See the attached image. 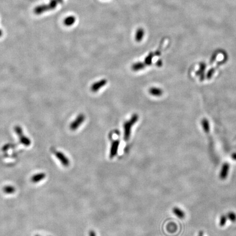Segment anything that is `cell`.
<instances>
[{
	"label": "cell",
	"mask_w": 236,
	"mask_h": 236,
	"mask_svg": "<svg viewBox=\"0 0 236 236\" xmlns=\"http://www.w3.org/2000/svg\"><path fill=\"white\" fill-rule=\"evenodd\" d=\"M138 120V115L134 114L132 116L130 120L127 121L124 123V139L126 141H127L130 137L132 127L134 125V124L137 123Z\"/></svg>",
	"instance_id": "obj_1"
},
{
	"label": "cell",
	"mask_w": 236,
	"mask_h": 236,
	"mask_svg": "<svg viewBox=\"0 0 236 236\" xmlns=\"http://www.w3.org/2000/svg\"><path fill=\"white\" fill-rule=\"evenodd\" d=\"M85 119V116L83 114H80L77 116L76 119L73 121L72 123L70 125V128L72 130H76L80 125L83 123Z\"/></svg>",
	"instance_id": "obj_2"
},
{
	"label": "cell",
	"mask_w": 236,
	"mask_h": 236,
	"mask_svg": "<svg viewBox=\"0 0 236 236\" xmlns=\"http://www.w3.org/2000/svg\"><path fill=\"white\" fill-rule=\"evenodd\" d=\"M119 144H120V141L119 139H116L115 141H113L110 150V154H109L110 158L113 159L116 156L119 149Z\"/></svg>",
	"instance_id": "obj_3"
},
{
	"label": "cell",
	"mask_w": 236,
	"mask_h": 236,
	"mask_svg": "<svg viewBox=\"0 0 236 236\" xmlns=\"http://www.w3.org/2000/svg\"><path fill=\"white\" fill-rule=\"evenodd\" d=\"M107 83V80L105 79H103L101 80H98L93 84L91 87V91L94 92H96L98 91L100 89L105 86Z\"/></svg>",
	"instance_id": "obj_4"
},
{
	"label": "cell",
	"mask_w": 236,
	"mask_h": 236,
	"mask_svg": "<svg viewBox=\"0 0 236 236\" xmlns=\"http://www.w3.org/2000/svg\"><path fill=\"white\" fill-rule=\"evenodd\" d=\"M55 156L58 159L61 164L65 167H68L69 165V159L63 153L60 152H57L55 153Z\"/></svg>",
	"instance_id": "obj_5"
},
{
	"label": "cell",
	"mask_w": 236,
	"mask_h": 236,
	"mask_svg": "<svg viewBox=\"0 0 236 236\" xmlns=\"http://www.w3.org/2000/svg\"><path fill=\"white\" fill-rule=\"evenodd\" d=\"M229 170H230V165L228 163H225L222 165L220 173V178L221 179L224 180L227 178L229 174Z\"/></svg>",
	"instance_id": "obj_6"
},
{
	"label": "cell",
	"mask_w": 236,
	"mask_h": 236,
	"mask_svg": "<svg viewBox=\"0 0 236 236\" xmlns=\"http://www.w3.org/2000/svg\"><path fill=\"white\" fill-rule=\"evenodd\" d=\"M46 175L44 173H40L36 175H33L31 178V181L34 183H36L40 182L45 178Z\"/></svg>",
	"instance_id": "obj_7"
},
{
	"label": "cell",
	"mask_w": 236,
	"mask_h": 236,
	"mask_svg": "<svg viewBox=\"0 0 236 236\" xmlns=\"http://www.w3.org/2000/svg\"><path fill=\"white\" fill-rule=\"evenodd\" d=\"M48 8L47 4H44V5H40L36 8H35L34 12L36 14H42L44 12L48 11Z\"/></svg>",
	"instance_id": "obj_8"
},
{
	"label": "cell",
	"mask_w": 236,
	"mask_h": 236,
	"mask_svg": "<svg viewBox=\"0 0 236 236\" xmlns=\"http://www.w3.org/2000/svg\"><path fill=\"white\" fill-rule=\"evenodd\" d=\"M172 211L173 214L178 218L183 219L185 217V214L184 211H182L180 208L178 207H174L172 209Z\"/></svg>",
	"instance_id": "obj_9"
},
{
	"label": "cell",
	"mask_w": 236,
	"mask_h": 236,
	"mask_svg": "<svg viewBox=\"0 0 236 236\" xmlns=\"http://www.w3.org/2000/svg\"><path fill=\"white\" fill-rule=\"evenodd\" d=\"M149 93L153 96H160L163 94V91L160 88L153 87L149 89Z\"/></svg>",
	"instance_id": "obj_10"
},
{
	"label": "cell",
	"mask_w": 236,
	"mask_h": 236,
	"mask_svg": "<svg viewBox=\"0 0 236 236\" xmlns=\"http://www.w3.org/2000/svg\"><path fill=\"white\" fill-rule=\"evenodd\" d=\"M75 22H76V18L74 17L69 16L64 19V23L66 26H70L72 25L73 24H74Z\"/></svg>",
	"instance_id": "obj_11"
},
{
	"label": "cell",
	"mask_w": 236,
	"mask_h": 236,
	"mask_svg": "<svg viewBox=\"0 0 236 236\" xmlns=\"http://www.w3.org/2000/svg\"><path fill=\"white\" fill-rule=\"evenodd\" d=\"M145 65L144 63L138 62H136V63H134V64H133V65L132 66V69H133L134 71H141L145 67Z\"/></svg>",
	"instance_id": "obj_12"
},
{
	"label": "cell",
	"mask_w": 236,
	"mask_h": 236,
	"mask_svg": "<svg viewBox=\"0 0 236 236\" xmlns=\"http://www.w3.org/2000/svg\"><path fill=\"white\" fill-rule=\"evenodd\" d=\"M144 35V30L140 28L138 29L136 32V36H135V39L137 42H141L142 40L143 37Z\"/></svg>",
	"instance_id": "obj_13"
},
{
	"label": "cell",
	"mask_w": 236,
	"mask_h": 236,
	"mask_svg": "<svg viewBox=\"0 0 236 236\" xmlns=\"http://www.w3.org/2000/svg\"><path fill=\"white\" fill-rule=\"evenodd\" d=\"M3 191L4 193L7 194H12L15 193V189L14 186H12L11 185H7L4 187L3 188Z\"/></svg>",
	"instance_id": "obj_14"
},
{
	"label": "cell",
	"mask_w": 236,
	"mask_h": 236,
	"mask_svg": "<svg viewBox=\"0 0 236 236\" xmlns=\"http://www.w3.org/2000/svg\"><path fill=\"white\" fill-rule=\"evenodd\" d=\"M227 219L231 222H235L236 221V214L233 211H230L226 215Z\"/></svg>",
	"instance_id": "obj_15"
},
{
	"label": "cell",
	"mask_w": 236,
	"mask_h": 236,
	"mask_svg": "<svg viewBox=\"0 0 236 236\" xmlns=\"http://www.w3.org/2000/svg\"><path fill=\"white\" fill-rule=\"evenodd\" d=\"M153 58V54L152 53L149 54L147 58H145V61H144V64L145 65H150L152 63V60Z\"/></svg>",
	"instance_id": "obj_16"
},
{
	"label": "cell",
	"mask_w": 236,
	"mask_h": 236,
	"mask_svg": "<svg viewBox=\"0 0 236 236\" xmlns=\"http://www.w3.org/2000/svg\"><path fill=\"white\" fill-rule=\"evenodd\" d=\"M227 220V218L226 215H222L220 217V226H224L225 225L226 223Z\"/></svg>",
	"instance_id": "obj_17"
},
{
	"label": "cell",
	"mask_w": 236,
	"mask_h": 236,
	"mask_svg": "<svg viewBox=\"0 0 236 236\" xmlns=\"http://www.w3.org/2000/svg\"><path fill=\"white\" fill-rule=\"evenodd\" d=\"M89 236H97L94 230H90L89 232Z\"/></svg>",
	"instance_id": "obj_18"
},
{
	"label": "cell",
	"mask_w": 236,
	"mask_h": 236,
	"mask_svg": "<svg viewBox=\"0 0 236 236\" xmlns=\"http://www.w3.org/2000/svg\"><path fill=\"white\" fill-rule=\"evenodd\" d=\"M232 158L233 159L236 160V154H233L232 155Z\"/></svg>",
	"instance_id": "obj_19"
},
{
	"label": "cell",
	"mask_w": 236,
	"mask_h": 236,
	"mask_svg": "<svg viewBox=\"0 0 236 236\" xmlns=\"http://www.w3.org/2000/svg\"><path fill=\"white\" fill-rule=\"evenodd\" d=\"M203 235H204V232L202 231H200L198 236H203Z\"/></svg>",
	"instance_id": "obj_20"
},
{
	"label": "cell",
	"mask_w": 236,
	"mask_h": 236,
	"mask_svg": "<svg viewBox=\"0 0 236 236\" xmlns=\"http://www.w3.org/2000/svg\"><path fill=\"white\" fill-rule=\"evenodd\" d=\"M2 34H3V32H2V30L0 29V37L2 36Z\"/></svg>",
	"instance_id": "obj_21"
},
{
	"label": "cell",
	"mask_w": 236,
	"mask_h": 236,
	"mask_svg": "<svg viewBox=\"0 0 236 236\" xmlns=\"http://www.w3.org/2000/svg\"><path fill=\"white\" fill-rule=\"evenodd\" d=\"M38 236V235H37V236Z\"/></svg>",
	"instance_id": "obj_22"
}]
</instances>
